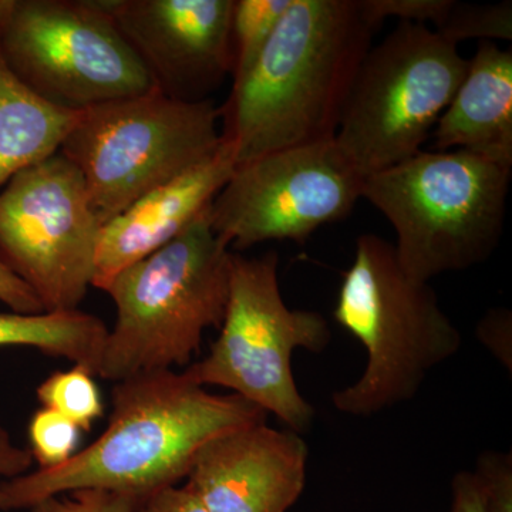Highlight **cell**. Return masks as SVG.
<instances>
[{
	"label": "cell",
	"instance_id": "obj_23",
	"mask_svg": "<svg viewBox=\"0 0 512 512\" xmlns=\"http://www.w3.org/2000/svg\"><path fill=\"white\" fill-rule=\"evenodd\" d=\"M473 473L480 484L485 512H512L511 453L481 454Z\"/></svg>",
	"mask_w": 512,
	"mask_h": 512
},
{
	"label": "cell",
	"instance_id": "obj_17",
	"mask_svg": "<svg viewBox=\"0 0 512 512\" xmlns=\"http://www.w3.org/2000/svg\"><path fill=\"white\" fill-rule=\"evenodd\" d=\"M109 328L103 320L79 311L22 315L0 312V348H32L63 357L99 376Z\"/></svg>",
	"mask_w": 512,
	"mask_h": 512
},
{
	"label": "cell",
	"instance_id": "obj_9",
	"mask_svg": "<svg viewBox=\"0 0 512 512\" xmlns=\"http://www.w3.org/2000/svg\"><path fill=\"white\" fill-rule=\"evenodd\" d=\"M0 56L60 109L84 111L157 90L99 0H0Z\"/></svg>",
	"mask_w": 512,
	"mask_h": 512
},
{
	"label": "cell",
	"instance_id": "obj_8",
	"mask_svg": "<svg viewBox=\"0 0 512 512\" xmlns=\"http://www.w3.org/2000/svg\"><path fill=\"white\" fill-rule=\"evenodd\" d=\"M468 69L458 46L427 26L399 23L370 47L335 141L363 178L419 154Z\"/></svg>",
	"mask_w": 512,
	"mask_h": 512
},
{
	"label": "cell",
	"instance_id": "obj_28",
	"mask_svg": "<svg viewBox=\"0 0 512 512\" xmlns=\"http://www.w3.org/2000/svg\"><path fill=\"white\" fill-rule=\"evenodd\" d=\"M32 464L29 448L16 446L8 430L0 426V483L29 473Z\"/></svg>",
	"mask_w": 512,
	"mask_h": 512
},
{
	"label": "cell",
	"instance_id": "obj_24",
	"mask_svg": "<svg viewBox=\"0 0 512 512\" xmlns=\"http://www.w3.org/2000/svg\"><path fill=\"white\" fill-rule=\"evenodd\" d=\"M143 501L109 491L80 490L47 498L30 512H141Z\"/></svg>",
	"mask_w": 512,
	"mask_h": 512
},
{
	"label": "cell",
	"instance_id": "obj_19",
	"mask_svg": "<svg viewBox=\"0 0 512 512\" xmlns=\"http://www.w3.org/2000/svg\"><path fill=\"white\" fill-rule=\"evenodd\" d=\"M37 400L45 409L62 414L82 431L92 430L104 414V403L96 379L86 367L53 373L37 387Z\"/></svg>",
	"mask_w": 512,
	"mask_h": 512
},
{
	"label": "cell",
	"instance_id": "obj_13",
	"mask_svg": "<svg viewBox=\"0 0 512 512\" xmlns=\"http://www.w3.org/2000/svg\"><path fill=\"white\" fill-rule=\"evenodd\" d=\"M308 456L295 431L239 427L197 451L185 487L210 512H288L305 490Z\"/></svg>",
	"mask_w": 512,
	"mask_h": 512
},
{
	"label": "cell",
	"instance_id": "obj_12",
	"mask_svg": "<svg viewBox=\"0 0 512 512\" xmlns=\"http://www.w3.org/2000/svg\"><path fill=\"white\" fill-rule=\"evenodd\" d=\"M157 90L197 103L231 76L234 0H99Z\"/></svg>",
	"mask_w": 512,
	"mask_h": 512
},
{
	"label": "cell",
	"instance_id": "obj_10",
	"mask_svg": "<svg viewBox=\"0 0 512 512\" xmlns=\"http://www.w3.org/2000/svg\"><path fill=\"white\" fill-rule=\"evenodd\" d=\"M101 227L83 175L60 151L0 191V262L47 313L77 311L86 298Z\"/></svg>",
	"mask_w": 512,
	"mask_h": 512
},
{
	"label": "cell",
	"instance_id": "obj_11",
	"mask_svg": "<svg viewBox=\"0 0 512 512\" xmlns=\"http://www.w3.org/2000/svg\"><path fill=\"white\" fill-rule=\"evenodd\" d=\"M363 181L335 138L286 148L237 165L208 207V222L238 251L266 241L303 244L348 217Z\"/></svg>",
	"mask_w": 512,
	"mask_h": 512
},
{
	"label": "cell",
	"instance_id": "obj_15",
	"mask_svg": "<svg viewBox=\"0 0 512 512\" xmlns=\"http://www.w3.org/2000/svg\"><path fill=\"white\" fill-rule=\"evenodd\" d=\"M434 150H463L512 165V52L478 42L463 82L441 114Z\"/></svg>",
	"mask_w": 512,
	"mask_h": 512
},
{
	"label": "cell",
	"instance_id": "obj_26",
	"mask_svg": "<svg viewBox=\"0 0 512 512\" xmlns=\"http://www.w3.org/2000/svg\"><path fill=\"white\" fill-rule=\"evenodd\" d=\"M0 302L5 303L10 312L22 313V315L45 313L36 293L2 262H0Z\"/></svg>",
	"mask_w": 512,
	"mask_h": 512
},
{
	"label": "cell",
	"instance_id": "obj_25",
	"mask_svg": "<svg viewBox=\"0 0 512 512\" xmlns=\"http://www.w3.org/2000/svg\"><path fill=\"white\" fill-rule=\"evenodd\" d=\"M478 339L493 352L505 367L511 370L512 316L507 309H493L485 313L477 328Z\"/></svg>",
	"mask_w": 512,
	"mask_h": 512
},
{
	"label": "cell",
	"instance_id": "obj_27",
	"mask_svg": "<svg viewBox=\"0 0 512 512\" xmlns=\"http://www.w3.org/2000/svg\"><path fill=\"white\" fill-rule=\"evenodd\" d=\"M141 512H210L200 503L197 497L183 487L164 488L151 495L143 503Z\"/></svg>",
	"mask_w": 512,
	"mask_h": 512
},
{
	"label": "cell",
	"instance_id": "obj_5",
	"mask_svg": "<svg viewBox=\"0 0 512 512\" xmlns=\"http://www.w3.org/2000/svg\"><path fill=\"white\" fill-rule=\"evenodd\" d=\"M512 165L463 150L420 151L363 181L362 198L392 225L403 271L429 284L494 254Z\"/></svg>",
	"mask_w": 512,
	"mask_h": 512
},
{
	"label": "cell",
	"instance_id": "obj_2",
	"mask_svg": "<svg viewBox=\"0 0 512 512\" xmlns=\"http://www.w3.org/2000/svg\"><path fill=\"white\" fill-rule=\"evenodd\" d=\"M377 28L360 0H292L220 107L235 163L333 140Z\"/></svg>",
	"mask_w": 512,
	"mask_h": 512
},
{
	"label": "cell",
	"instance_id": "obj_21",
	"mask_svg": "<svg viewBox=\"0 0 512 512\" xmlns=\"http://www.w3.org/2000/svg\"><path fill=\"white\" fill-rule=\"evenodd\" d=\"M30 454L39 468L49 470L62 466L77 453L82 430L53 410H37L28 427Z\"/></svg>",
	"mask_w": 512,
	"mask_h": 512
},
{
	"label": "cell",
	"instance_id": "obj_3",
	"mask_svg": "<svg viewBox=\"0 0 512 512\" xmlns=\"http://www.w3.org/2000/svg\"><path fill=\"white\" fill-rule=\"evenodd\" d=\"M333 318L366 350L355 383L333 393L340 413L370 417L409 402L431 370L460 352L463 336L426 282L403 271L394 245L360 235Z\"/></svg>",
	"mask_w": 512,
	"mask_h": 512
},
{
	"label": "cell",
	"instance_id": "obj_29",
	"mask_svg": "<svg viewBox=\"0 0 512 512\" xmlns=\"http://www.w3.org/2000/svg\"><path fill=\"white\" fill-rule=\"evenodd\" d=\"M450 512H485L483 494L474 473L460 471L454 476Z\"/></svg>",
	"mask_w": 512,
	"mask_h": 512
},
{
	"label": "cell",
	"instance_id": "obj_1",
	"mask_svg": "<svg viewBox=\"0 0 512 512\" xmlns=\"http://www.w3.org/2000/svg\"><path fill=\"white\" fill-rule=\"evenodd\" d=\"M109 426L62 466L0 483V511L101 490L146 501L187 478L195 454L225 431L264 423V410L237 394H212L184 372L160 370L116 382Z\"/></svg>",
	"mask_w": 512,
	"mask_h": 512
},
{
	"label": "cell",
	"instance_id": "obj_4",
	"mask_svg": "<svg viewBox=\"0 0 512 512\" xmlns=\"http://www.w3.org/2000/svg\"><path fill=\"white\" fill-rule=\"evenodd\" d=\"M208 210V208H207ZM207 210L183 234L104 286L116 306L99 376L111 382L190 366L227 309L232 254Z\"/></svg>",
	"mask_w": 512,
	"mask_h": 512
},
{
	"label": "cell",
	"instance_id": "obj_18",
	"mask_svg": "<svg viewBox=\"0 0 512 512\" xmlns=\"http://www.w3.org/2000/svg\"><path fill=\"white\" fill-rule=\"evenodd\" d=\"M292 0H234L231 16L232 82L254 66Z\"/></svg>",
	"mask_w": 512,
	"mask_h": 512
},
{
	"label": "cell",
	"instance_id": "obj_22",
	"mask_svg": "<svg viewBox=\"0 0 512 512\" xmlns=\"http://www.w3.org/2000/svg\"><path fill=\"white\" fill-rule=\"evenodd\" d=\"M367 18L382 25L383 20L394 18L399 23L433 26L439 30L453 8L454 0H360Z\"/></svg>",
	"mask_w": 512,
	"mask_h": 512
},
{
	"label": "cell",
	"instance_id": "obj_16",
	"mask_svg": "<svg viewBox=\"0 0 512 512\" xmlns=\"http://www.w3.org/2000/svg\"><path fill=\"white\" fill-rule=\"evenodd\" d=\"M80 114L37 96L0 56V188L20 171L59 153Z\"/></svg>",
	"mask_w": 512,
	"mask_h": 512
},
{
	"label": "cell",
	"instance_id": "obj_20",
	"mask_svg": "<svg viewBox=\"0 0 512 512\" xmlns=\"http://www.w3.org/2000/svg\"><path fill=\"white\" fill-rule=\"evenodd\" d=\"M441 37L458 46L460 42L477 39L478 42L512 40V3L473 5L456 2L439 30Z\"/></svg>",
	"mask_w": 512,
	"mask_h": 512
},
{
	"label": "cell",
	"instance_id": "obj_14",
	"mask_svg": "<svg viewBox=\"0 0 512 512\" xmlns=\"http://www.w3.org/2000/svg\"><path fill=\"white\" fill-rule=\"evenodd\" d=\"M234 153L220 150L197 167L161 185L101 227L93 286L103 291L123 269L183 234L210 207L234 174Z\"/></svg>",
	"mask_w": 512,
	"mask_h": 512
},
{
	"label": "cell",
	"instance_id": "obj_6",
	"mask_svg": "<svg viewBox=\"0 0 512 512\" xmlns=\"http://www.w3.org/2000/svg\"><path fill=\"white\" fill-rule=\"evenodd\" d=\"M221 144L214 100L188 103L153 90L82 111L60 153L83 175L104 225L214 156Z\"/></svg>",
	"mask_w": 512,
	"mask_h": 512
},
{
	"label": "cell",
	"instance_id": "obj_7",
	"mask_svg": "<svg viewBox=\"0 0 512 512\" xmlns=\"http://www.w3.org/2000/svg\"><path fill=\"white\" fill-rule=\"evenodd\" d=\"M278 268L275 251L255 258L232 254L220 336L210 353L184 373L202 387L231 390L302 434L311 429L316 413L296 386L293 353L322 352L332 332L320 313L286 305Z\"/></svg>",
	"mask_w": 512,
	"mask_h": 512
}]
</instances>
